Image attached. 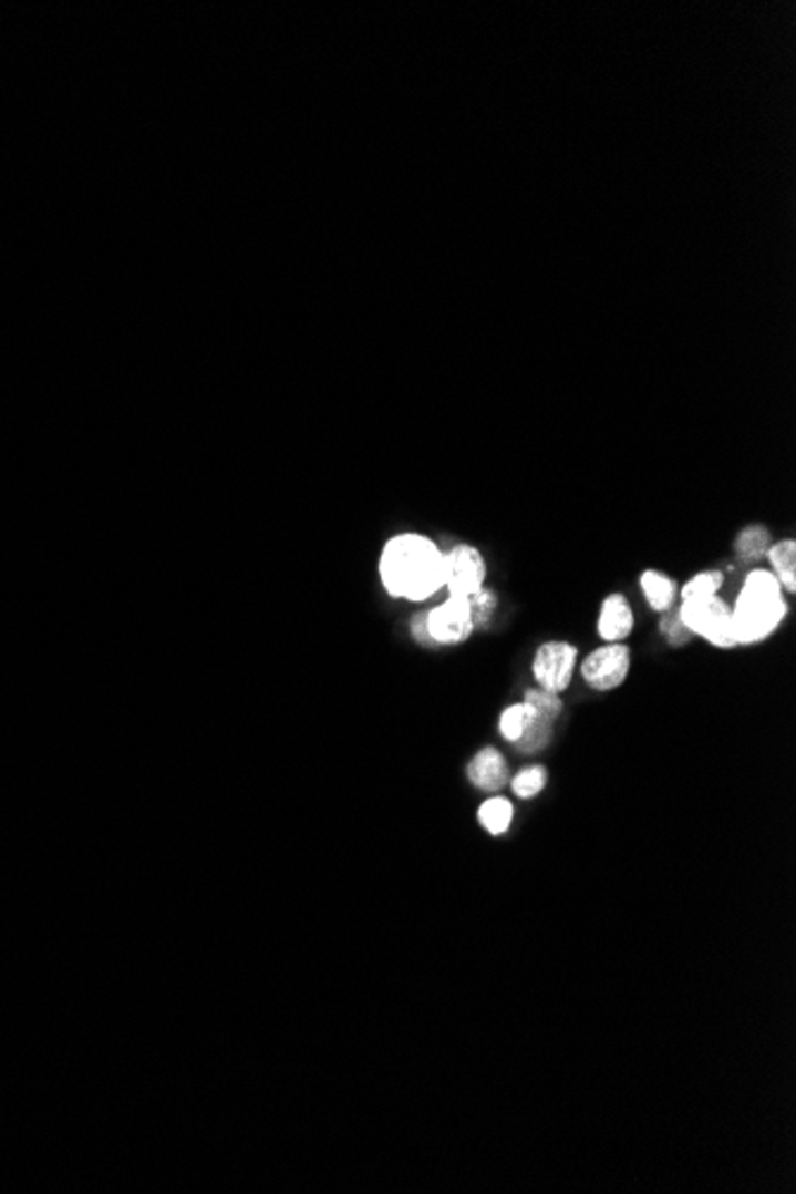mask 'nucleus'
Instances as JSON below:
<instances>
[{
  "mask_svg": "<svg viewBox=\"0 0 796 1194\" xmlns=\"http://www.w3.org/2000/svg\"><path fill=\"white\" fill-rule=\"evenodd\" d=\"M384 589L396 599L425 601L444 583V554L436 544L420 534H401L386 542L380 558Z\"/></svg>",
  "mask_w": 796,
  "mask_h": 1194,
  "instance_id": "obj_1",
  "label": "nucleus"
},
{
  "mask_svg": "<svg viewBox=\"0 0 796 1194\" xmlns=\"http://www.w3.org/2000/svg\"><path fill=\"white\" fill-rule=\"evenodd\" d=\"M787 616L783 585L771 570H754L744 579L740 599L732 608L737 644H756L771 637Z\"/></svg>",
  "mask_w": 796,
  "mask_h": 1194,
  "instance_id": "obj_2",
  "label": "nucleus"
},
{
  "mask_svg": "<svg viewBox=\"0 0 796 1194\" xmlns=\"http://www.w3.org/2000/svg\"><path fill=\"white\" fill-rule=\"evenodd\" d=\"M680 618L686 625V630L692 635L706 637L713 647H737L735 627H732V608L723 599H717V596L682 601Z\"/></svg>",
  "mask_w": 796,
  "mask_h": 1194,
  "instance_id": "obj_3",
  "label": "nucleus"
},
{
  "mask_svg": "<svg viewBox=\"0 0 796 1194\" xmlns=\"http://www.w3.org/2000/svg\"><path fill=\"white\" fill-rule=\"evenodd\" d=\"M487 579V565L475 546L458 544L444 554V587L451 596H473L484 587Z\"/></svg>",
  "mask_w": 796,
  "mask_h": 1194,
  "instance_id": "obj_4",
  "label": "nucleus"
},
{
  "mask_svg": "<svg viewBox=\"0 0 796 1194\" xmlns=\"http://www.w3.org/2000/svg\"><path fill=\"white\" fill-rule=\"evenodd\" d=\"M427 632L432 644H442V647H454V644L465 641L475 632V625L471 618V604L465 596H448V599L427 613Z\"/></svg>",
  "mask_w": 796,
  "mask_h": 1194,
  "instance_id": "obj_5",
  "label": "nucleus"
},
{
  "mask_svg": "<svg viewBox=\"0 0 796 1194\" xmlns=\"http://www.w3.org/2000/svg\"><path fill=\"white\" fill-rule=\"evenodd\" d=\"M630 663L632 658L626 644H606V647L587 656V661L582 663V678L591 689L611 691L626 682Z\"/></svg>",
  "mask_w": 796,
  "mask_h": 1194,
  "instance_id": "obj_6",
  "label": "nucleus"
},
{
  "mask_svg": "<svg viewBox=\"0 0 796 1194\" xmlns=\"http://www.w3.org/2000/svg\"><path fill=\"white\" fill-rule=\"evenodd\" d=\"M575 663H577V649L572 647V644L546 641L541 644L535 656V663H533L535 680L539 682L541 689L558 694V691H564L570 685Z\"/></svg>",
  "mask_w": 796,
  "mask_h": 1194,
  "instance_id": "obj_7",
  "label": "nucleus"
},
{
  "mask_svg": "<svg viewBox=\"0 0 796 1194\" xmlns=\"http://www.w3.org/2000/svg\"><path fill=\"white\" fill-rule=\"evenodd\" d=\"M467 780L482 792L502 790L508 782V763L496 749H482L467 763Z\"/></svg>",
  "mask_w": 796,
  "mask_h": 1194,
  "instance_id": "obj_8",
  "label": "nucleus"
},
{
  "mask_svg": "<svg viewBox=\"0 0 796 1194\" xmlns=\"http://www.w3.org/2000/svg\"><path fill=\"white\" fill-rule=\"evenodd\" d=\"M634 627V616L628 599L622 594H611L603 599L601 616H599V635L608 644H618L626 637H630Z\"/></svg>",
  "mask_w": 796,
  "mask_h": 1194,
  "instance_id": "obj_9",
  "label": "nucleus"
},
{
  "mask_svg": "<svg viewBox=\"0 0 796 1194\" xmlns=\"http://www.w3.org/2000/svg\"><path fill=\"white\" fill-rule=\"evenodd\" d=\"M642 591L653 610L665 613L675 604V583L659 570H647L642 575Z\"/></svg>",
  "mask_w": 796,
  "mask_h": 1194,
  "instance_id": "obj_10",
  "label": "nucleus"
},
{
  "mask_svg": "<svg viewBox=\"0 0 796 1194\" xmlns=\"http://www.w3.org/2000/svg\"><path fill=\"white\" fill-rule=\"evenodd\" d=\"M773 563L775 568V577L777 583L787 587V591H794L796 589V542L794 539H785V542H777L775 546L768 548L766 554Z\"/></svg>",
  "mask_w": 796,
  "mask_h": 1194,
  "instance_id": "obj_11",
  "label": "nucleus"
},
{
  "mask_svg": "<svg viewBox=\"0 0 796 1194\" xmlns=\"http://www.w3.org/2000/svg\"><path fill=\"white\" fill-rule=\"evenodd\" d=\"M513 804L504 796L487 799L479 806V823L489 835H506L513 823Z\"/></svg>",
  "mask_w": 796,
  "mask_h": 1194,
  "instance_id": "obj_12",
  "label": "nucleus"
},
{
  "mask_svg": "<svg viewBox=\"0 0 796 1194\" xmlns=\"http://www.w3.org/2000/svg\"><path fill=\"white\" fill-rule=\"evenodd\" d=\"M771 548V532L766 527L761 525H752L740 532L737 537V544H735V552L737 556L744 560V563H752V560H758L768 554Z\"/></svg>",
  "mask_w": 796,
  "mask_h": 1194,
  "instance_id": "obj_13",
  "label": "nucleus"
},
{
  "mask_svg": "<svg viewBox=\"0 0 796 1194\" xmlns=\"http://www.w3.org/2000/svg\"><path fill=\"white\" fill-rule=\"evenodd\" d=\"M533 718H535V711L529 703L523 701V703L508 706V709L502 713V720H498V730H502V737L506 742L515 744L527 730L529 722H533Z\"/></svg>",
  "mask_w": 796,
  "mask_h": 1194,
  "instance_id": "obj_14",
  "label": "nucleus"
},
{
  "mask_svg": "<svg viewBox=\"0 0 796 1194\" xmlns=\"http://www.w3.org/2000/svg\"><path fill=\"white\" fill-rule=\"evenodd\" d=\"M535 711V709H533ZM554 722L551 718H546L541 713L535 711V718L533 722H529L527 730L523 732V737L518 742H515V747H518L520 753H537L541 751L546 744L551 742V732H554Z\"/></svg>",
  "mask_w": 796,
  "mask_h": 1194,
  "instance_id": "obj_15",
  "label": "nucleus"
},
{
  "mask_svg": "<svg viewBox=\"0 0 796 1194\" xmlns=\"http://www.w3.org/2000/svg\"><path fill=\"white\" fill-rule=\"evenodd\" d=\"M721 587H723V573H717V570L699 573L682 587V601L709 599V596H717V589Z\"/></svg>",
  "mask_w": 796,
  "mask_h": 1194,
  "instance_id": "obj_16",
  "label": "nucleus"
},
{
  "mask_svg": "<svg viewBox=\"0 0 796 1194\" xmlns=\"http://www.w3.org/2000/svg\"><path fill=\"white\" fill-rule=\"evenodd\" d=\"M467 604H471V618H473L475 630H482V627H487L489 620L496 616L498 596L496 591L482 587L473 596H467Z\"/></svg>",
  "mask_w": 796,
  "mask_h": 1194,
  "instance_id": "obj_17",
  "label": "nucleus"
},
{
  "mask_svg": "<svg viewBox=\"0 0 796 1194\" xmlns=\"http://www.w3.org/2000/svg\"><path fill=\"white\" fill-rule=\"evenodd\" d=\"M510 784H513L515 796H520V799H533V796H537V794L544 790V784H546V770H544L541 765L525 768V770H520L518 775L513 778Z\"/></svg>",
  "mask_w": 796,
  "mask_h": 1194,
  "instance_id": "obj_18",
  "label": "nucleus"
},
{
  "mask_svg": "<svg viewBox=\"0 0 796 1194\" xmlns=\"http://www.w3.org/2000/svg\"><path fill=\"white\" fill-rule=\"evenodd\" d=\"M525 703H529L537 713L551 718V720H558L560 711H564L560 697L554 694V691H546V689H529L525 694Z\"/></svg>",
  "mask_w": 796,
  "mask_h": 1194,
  "instance_id": "obj_19",
  "label": "nucleus"
},
{
  "mask_svg": "<svg viewBox=\"0 0 796 1194\" xmlns=\"http://www.w3.org/2000/svg\"><path fill=\"white\" fill-rule=\"evenodd\" d=\"M661 635L673 644V647H682L692 639V632L686 630V625L680 618V608H668L665 616L661 618Z\"/></svg>",
  "mask_w": 796,
  "mask_h": 1194,
  "instance_id": "obj_20",
  "label": "nucleus"
},
{
  "mask_svg": "<svg viewBox=\"0 0 796 1194\" xmlns=\"http://www.w3.org/2000/svg\"><path fill=\"white\" fill-rule=\"evenodd\" d=\"M413 637H415L417 641H423V644H432L430 632H427V613H423V616H415V620H413Z\"/></svg>",
  "mask_w": 796,
  "mask_h": 1194,
  "instance_id": "obj_21",
  "label": "nucleus"
}]
</instances>
